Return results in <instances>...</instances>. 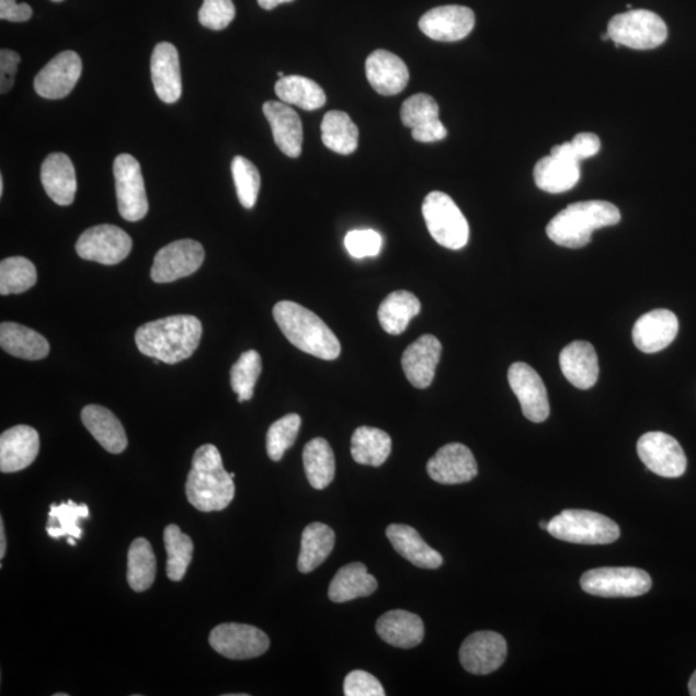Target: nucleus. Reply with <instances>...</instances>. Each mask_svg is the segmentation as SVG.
<instances>
[{"label":"nucleus","mask_w":696,"mask_h":696,"mask_svg":"<svg viewBox=\"0 0 696 696\" xmlns=\"http://www.w3.org/2000/svg\"><path fill=\"white\" fill-rule=\"evenodd\" d=\"M509 384L527 420L534 423L545 422L549 417V402L546 386L538 373L525 363L512 364Z\"/></svg>","instance_id":"f3484780"},{"label":"nucleus","mask_w":696,"mask_h":696,"mask_svg":"<svg viewBox=\"0 0 696 696\" xmlns=\"http://www.w3.org/2000/svg\"><path fill=\"white\" fill-rule=\"evenodd\" d=\"M55 696H68V694H66V693H64V694L57 693V694H55Z\"/></svg>","instance_id":"e2e57ef3"},{"label":"nucleus","mask_w":696,"mask_h":696,"mask_svg":"<svg viewBox=\"0 0 696 696\" xmlns=\"http://www.w3.org/2000/svg\"><path fill=\"white\" fill-rule=\"evenodd\" d=\"M53 2H55V3H61V2H64V0H53Z\"/></svg>","instance_id":"0e129e2a"},{"label":"nucleus","mask_w":696,"mask_h":696,"mask_svg":"<svg viewBox=\"0 0 696 696\" xmlns=\"http://www.w3.org/2000/svg\"><path fill=\"white\" fill-rule=\"evenodd\" d=\"M547 527H548L547 522H540V529L547 530Z\"/></svg>","instance_id":"052dcab7"},{"label":"nucleus","mask_w":696,"mask_h":696,"mask_svg":"<svg viewBox=\"0 0 696 696\" xmlns=\"http://www.w3.org/2000/svg\"><path fill=\"white\" fill-rule=\"evenodd\" d=\"M258 2L263 10L270 11L276 9L277 5H281L283 3L295 2V0H258Z\"/></svg>","instance_id":"5fc2aeb1"},{"label":"nucleus","mask_w":696,"mask_h":696,"mask_svg":"<svg viewBox=\"0 0 696 696\" xmlns=\"http://www.w3.org/2000/svg\"><path fill=\"white\" fill-rule=\"evenodd\" d=\"M377 589V579L368 573L364 563L354 562L339 570L329 585L328 595L333 603H347L358 597L370 596Z\"/></svg>","instance_id":"473e14b6"},{"label":"nucleus","mask_w":696,"mask_h":696,"mask_svg":"<svg viewBox=\"0 0 696 696\" xmlns=\"http://www.w3.org/2000/svg\"><path fill=\"white\" fill-rule=\"evenodd\" d=\"M335 545V533L326 524L313 523L305 527L300 539L298 570L300 573H311L332 554Z\"/></svg>","instance_id":"f704fd0d"},{"label":"nucleus","mask_w":696,"mask_h":696,"mask_svg":"<svg viewBox=\"0 0 696 696\" xmlns=\"http://www.w3.org/2000/svg\"><path fill=\"white\" fill-rule=\"evenodd\" d=\"M386 536L397 552L421 569H437L443 566V556L422 539L414 527L392 524Z\"/></svg>","instance_id":"c756f323"},{"label":"nucleus","mask_w":696,"mask_h":696,"mask_svg":"<svg viewBox=\"0 0 696 696\" xmlns=\"http://www.w3.org/2000/svg\"><path fill=\"white\" fill-rule=\"evenodd\" d=\"M77 540H78V539H77V538H75V537H68V544H69L70 546H76V545H77Z\"/></svg>","instance_id":"bf43d9fd"},{"label":"nucleus","mask_w":696,"mask_h":696,"mask_svg":"<svg viewBox=\"0 0 696 696\" xmlns=\"http://www.w3.org/2000/svg\"><path fill=\"white\" fill-rule=\"evenodd\" d=\"M507 657V642L500 634L475 632L468 636L459 650L461 665L473 675H489L501 669Z\"/></svg>","instance_id":"2eb2a0df"},{"label":"nucleus","mask_w":696,"mask_h":696,"mask_svg":"<svg viewBox=\"0 0 696 696\" xmlns=\"http://www.w3.org/2000/svg\"><path fill=\"white\" fill-rule=\"evenodd\" d=\"M392 442L387 432L363 426L351 437V456L358 465L379 467L390 457Z\"/></svg>","instance_id":"c9c22d12"},{"label":"nucleus","mask_w":696,"mask_h":696,"mask_svg":"<svg viewBox=\"0 0 696 696\" xmlns=\"http://www.w3.org/2000/svg\"><path fill=\"white\" fill-rule=\"evenodd\" d=\"M38 281L32 261L25 258H10L0 263V295H21L32 289Z\"/></svg>","instance_id":"37998d69"},{"label":"nucleus","mask_w":696,"mask_h":696,"mask_svg":"<svg viewBox=\"0 0 696 696\" xmlns=\"http://www.w3.org/2000/svg\"><path fill=\"white\" fill-rule=\"evenodd\" d=\"M41 180L56 204L66 207L75 202L78 187L76 168L66 153L54 152L43 161Z\"/></svg>","instance_id":"bb28decb"},{"label":"nucleus","mask_w":696,"mask_h":696,"mask_svg":"<svg viewBox=\"0 0 696 696\" xmlns=\"http://www.w3.org/2000/svg\"><path fill=\"white\" fill-rule=\"evenodd\" d=\"M547 532L556 539L575 545H611L620 537L612 518L585 510H566L548 522Z\"/></svg>","instance_id":"39448f33"},{"label":"nucleus","mask_w":696,"mask_h":696,"mask_svg":"<svg viewBox=\"0 0 696 696\" xmlns=\"http://www.w3.org/2000/svg\"><path fill=\"white\" fill-rule=\"evenodd\" d=\"M237 10L232 0H204L199 10V22L210 31H224L236 19Z\"/></svg>","instance_id":"de8ad7c7"},{"label":"nucleus","mask_w":696,"mask_h":696,"mask_svg":"<svg viewBox=\"0 0 696 696\" xmlns=\"http://www.w3.org/2000/svg\"><path fill=\"white\" fill-rule=\"evenodd\" d=\"M114 178L121 216L129 223L141 221L149 212L141 166L129 153H121L114 161Z\"/></svg>","instance_id":"1a4fd4ad"},{"label":"nucleus","mask_w":696,"mask_h":696,"mask_svg":"<svg viewBox=\"0 0 696 696\" xmlns=\"http://www.w3.org/2000/svg\"><path fill=\"white\" fill-rule=\"evenodd\" d=\"M274 319L293 346L322 361H335L341 343L317 313L290 300L275 305Z\"/></svg>","instance_id":"7ed1b4c3"},{"label":"nucleus","mask_w":696,"mask_h":696,"mask_svg":"<svg viewBox=\"0 0 696 696\" xmlns=\"http://www.w3.org/2000/svg\"><path fill=\"white\" fill-rule=\"evenodd\" d=\"M300 423V417L292 413L271 424L266 436V449L271 460H281L285 452L295 444Z\"/></svg>","instance_id":"49530a36"},{"label":"nucleus","mask_w":696,"mask_h":696,"mask_svg":"<svg viewBox=\"0 0 696 696\" xmlns=\"http://www.w3.org/2000/svg\"><path fill=\"white\" fill-rule=\"evenodd\" d=\"M678 333V319L670 310H654L636 321L635 346L644 354H655L669 347Z\"/></svg>","instance_id":"5701e85b"},{"label":"nucleus","mask_w":696,"mask_h":696,"mask_svg":"<svg viewBox=\"0 0 696 696\" xmlns=\"http://www.w3.org/2000/svg\"><path fill=\"white\" fill-rule=\"evenodd\" d=\"M163 539L168 556L167 575L172 582H181L193 560V540L178 525H168Z\"/></svg>","instance_id":"a19ab883"},{"label":"nucleus","mask_w":696,"mask_h":696,"mask_svg":"<svg viewBox=\"0 0 696 696\" xmlns=\"http://www.w3.org/2000/svg\"><path fill=\"white\" fill-rule=\"evenodd\" d=\"M88 517H90V509L87 504H77L72 501L60 505L53 504L48 516V536L54 539L75 537L79 540L83 534L79 520Z\"/></svg>","instance_id":"79ce46f5"},{"label":"nucleus","mask_w":696,"mask_h":696,"mask_svg":"<svg viewBox=\"0 0 696 696\" xmlns=\"http://www.w3.org/2000/svg\"><path fill=\"white\" fill-rule=\"evenodd\" d=\"M562 375L579 390H589L598 379V358L590 342L575 341L560 354Z\"/></svg>","instance_id":"cd10ccee"},{"label":"nucleus","mask_w":696,"mask_h":696,"mask_svg":"<svg viewBox=\"0 0 696 696\" xmlns=\"http://www.w3.org/2000/svg\"><path fill=\"white\" fill-rule=\"evenodd\" d=\"M204 258V248L197 241L192 239L173 241L161 248L153 259L152 282L166 284L193 275L202 267Z\"/></svg>","instance_id":"ddd939ff"},{"label":"nucleus","mask_w":696,"mask_h":696,"mask_svg":"<svg viewBox=\"0 0 696 696\" xmlns=\"http://www.w3.org/2000/svg\"><path fill=\"white\" fill-rule=\"evenodd\" d=\"M377 634L391 647L413 649L422 643L423 621L418 615L406 611H392L377 620Z\"/></svg>","instance_id":"7c9ffc66"},{"label":"nucleus","mask_w":696,"mask_h":696,"mask_svg":"<svg viewBox=\"0 0 696 696\" xmlns=\"http://www.w3.org/2000/svg\"><path fill=\"white\" fill-rule=\"evenodd\" d=\"M21 57L11 49L0 50V92H10L14 84Z\"/></svg>","instance_id":"3c124183"},{"label":"nucleus","mask_w":696,"mask_h":696,"mask_svg":"<svg viewBox=\"0 0 696 696\" xmlns=\"http://www.w3.org/2000/svg\"><path fill=\"white\" fill-rule=\"evenodd\" d=\"M275 93L284 104L295 105L312 112L327 104L322 88L313 80L299 76H285L277 80Z\"/></svg>","instance_id":"e433bc0d"},{"label":"nucleus","mask_w":696,"mask_h":696,"mask_svg":"<svg viewBox=\"0 0 696 696\" xmlns=\"http://www.w3.org/2000/svg\"><path fill=\"white\" fill-rule=\"evenodd\" d=\"M33 16L32 7L16 0H0V19L11 22H25Z\"/></svg>","instance_id":"603ef678"},{"label":"nucleus","mask_w":696,"mask_h":696,"mask_svg":"<svg viewBox=\"0 0 696 696\" xmlns=\"http://www.w3.org/2000/svg\"><path fill=\"white\" fill-rule=\"evenodd\" d=\"M344 247L354 259L376 258L383 248V238L375 230L350 231Z\"/></svg>","instance_id":"09e8293b"},{"label":"nucleus","mask_w":696,"mask_h":696,"mask_svg":"<svg viewBox=\"0 0 696 696\" xmlns=\"http://www.w3.org/2000/svg\"><path fill=\"white\" fill-rule=\"evenodd\" d=\"M581 160L573 145L566 142L555 146L551 156L541 158L534 168L537 186L549 194L567 193L577 186L581 179Z\"/></svg>","instance_id":"f8f14e48"},{"label":"nucleus","mask_w":696,"mask_h":696,"mask_svg":"<svg viewBox=\"0 0 696 696\" xmlns=\"http://www.w3.org/2000/svg\"><path fill=\"white\" fill-rule=\"evenodd\" d=\"M277 76H278V78H284V77H285V76H284V72H282V71H278V72H277Z\"/></svg>","instance_id":"680f3d73"},{"label":"nucleus","mask_w":696,"mask_h":696,"mask_svg":"<svg viewBox=\"0 0 696 696\" xmlns=\"http://www.w3.org/2000/svg\"><path fill=\"white\" fill-rule=\"evenodd\" d=\"M440 109L434 98L420 93L408 99L401 107V121L412 129L418 142L429 144L442 141L448 130L438 118Z\"/></svg>","instance_id":"aec40b11"},{"label":"nucleus","mask_w":696,"mask_h":696,"mask_svg":"<svg viewBox=\"0 0 696 696\" xmlns=\"http://www.w3.org/2000/svg\"><path fill=\"white\" fill-rule=\"evenodd\" d=\"M343 693L346 696H384V686L379 681L365 671L350 672L343 684Z\"/></svg>","instance_id":"8fccbe9b"},{"label":"nucleus","mask_w":696,"mask_h":696,"mask_svg":"<svg viewBox=\"0 0 696 696\" xmlns=\"http://www.w3.org/2000/svg\"><path fill=\"white\" fill-rule=\"evenodd\" d=\"M4 192V180L0 178V195H3Z\"/></svg>","instance_id":"13d9d810"},{"label":"nucleus","mask_w":696,"mask_h":696,"mask_svg":"<svg viewBox=\"0 0 696 696\" xmlns=\"http://www.w3.org/2000/svg\"><path fill=\"white\" fill-rule=\"evenodd\" d=\"M424 223L437 244L459 251L470 239V226L449 195L434 192L422 204Z\"/></svg>","instance_id":"423d86ee"},{"label":"nucleus","mask_w":696,"mask_h":696,"mask_svg":"<svg viewBox=\"0 0 696 696\" xmlns=\"http://www.w3.org/2000/svg\"><path fill=\"white\" fill-rule=\"evenodd\" d=\"M202 321L193 315H174L139 327L136 344L139 353L166 364H178L199 347Z\"/></svg>","instance_id":"f257e3e1"},{"label":"nucleus","mask_w":696,"mask_h":696,"mask_svg":"<svg viewBox=\"0 0 696 696\" xmlns=\"http://www.w3.org/2000/svg\"><path fill=\"white\" fill-rule=\"evenodd\" d=\"M82 69L79 55L72 50H65L38 72L34 80V90L43 99H64L75 90L82 76Z\"/></svg>","instance_id":"dca6fc26"},{"label":"nucleus","mask_w":696,"mask_h":696,"mask_svg":"<svg viewBox=\"0 0 696 696\" xmlns=\"http://www.w3.org/2000/svg\"><path fill=\"white\" fill-rule=\"evenodd\" d=\"M421 312V303L413 293L397 290L388 295L378 309V320L384 331L400 335L407 331L409 322Z\"/></svg>","instance_id":"72a5a7b5"},{"label":"nucleus","mask_w":696,"mask_h":696,"mask_svg":"<svg viewBox=\"0 0 696 696\" xmlns=\"http://www.w3.org/2000/svg\"><path fill=\"white\" fill-rule=\"evenodd\" d=\"M366 78L383 96H397L409 83V70L400 57L385 49L375 50L365 62Z\"/></svg>","instance_id":"b1692460"},{"label":"nucleus","mask_w":696,"mask_h":696,"mask_svg":"<svg viewBox=\"0 0 696 696\" xmlns=\"http://www.w3.org/2000/svg\"><path fill=\"white\" fill-rule=\"evenodd\" d=\"M262 372V358L258 351L249 350L241 354L231 368V387L238 393L239 402L253 398L254 387Z\"/></svg>","instance_id":"c03bdc74"},{"label":"nucleus","mask_w":696,"mask_h":696,"mask_svg":"<svg viewBox=\"0 0 696 696\" xmlns=\"http://www.w3.org/2000/svg\"><path fill=\"white\" fill-rule=\"evenodd\" d=\"M7 551V539L4 532V522L3 518H0V559H4Z\"/></svg>","instance_id":"6e6d98bb"},{"label":"nucleus","mask_w":696,"mask_h":696,"mask_svg":"<svg viewBox=\"0 0 696 696\" xmlns=\"http://www.w3.org/2000/svg\"><path fill=\"white\" fill-rule=\"evenodd\" d=\"M570 142L581 161L597 156L601 148L598 136L593 134H579Z\"/></svg>","instance_id":"864d4df0"},{"label":"nucleus","mask_w":696,"mask_h":696,"mask_svg":"<svg viewBox=\"0 0 696 696\" xmlns=\"http://www.w3.org/2000/svg\"><path fill=\"white\" fill-rule=\"evenodd\" d=\"M39 434L31 426L20 424L0 436V471L13 473L25 470L38 457Z\"/></svg>","instance_id":"412c9836"},{"label":"nucleus","mask_w":696,"mask_h":696,"mask_svg":"<svg viewBox=\"0 0 696 696\" xmlns=\"http://www.w3.org/2000/svg\"><path fill=\"white\" fill-rule=\"evenodd\" d=\"M304 467L313 489L322 490L331 486L335 475V459L332 446L326 438L317 437L304 449Z\"/></svg>","instance_id":"4c0bfd02"},{"label":"nucleus","mask_w":696,"mask_h":696,"mask_svg":"<svg viewBox=\"0 0 696 696\" xmlns=\"http://www.w3.org/2000/svg\"><path fill=\"white\" fill-rule=\"evenodd\" d=\"M0 346L7 354L24 361H42L49 354V343L42 334L16 322H2Z\"/></svg>","instance_id":"2f4dec72"},{"label":"nucleus","mask_w":696,"mask_h":696,"mask_svg":"<svg viewBox=\"0 0 696 696\" xmlns=\"http://www.w3.org/2000/svg\"><path fill=\"white\" fill-rule=\"evenodd\" d=\"M430 478L444 486H458L472 481L478 476V464L466 445L452 443L438 449L429 460Z\"/></svg>","instance_id":"a211bd4d"},{"label":"nucleus","mask_w":696,"mask_h":696,"mask_svg":"<svg viewBox=\"0 0 696 696\" xmlns=\"http://www.w3.org/2000/svg\"><path fill=\"white\" fill-rule=\"evenodd\" d=\"M209 643L218 654L232 661H246L266 653L269 636L258 627L225 623L212 629Z\"/></svg>","instance_id":"9b49d317"},{"label":"nucleus","mask_w":696,"mask_h":696,"mask_svg":"<svg viewBox=\"0 0 696 696\" xmlns=\"http://www.w3.org/2000/svg\"><path fill=\"white\" fill-rule=\"evenodd\" d=\"M581 587L598 597H637L650 591L651 578L637 568H598L583 574Z\"/></svg>","instance_id":"6e6552de"},{"label":"nucleus","mask_w":696,"mask_h":696,"mask_svg":"<svg viewBox=\"0 0 696 696\" xmlns=\"http://www.w3.org/2000/svg\"><path fill=\"white\" fill-rule=\"evenodd\" d=\"M76 249L80 259L113 266L128 258L132 239L118 226L99 225L80 236Z\"/></svg>","instance_id":"9d476101"},{"label":"nucleus","mask_w":696,"mask_h":696,"mask_svg":"<svg viewBox=\"0 0 696 696\" xmlns=\"http://www.w3.org/2000/svg\"><path fill=\"white\" fill-rule=\"evenodd\" d=\"M157 577V557L150 541L137 538L128 551V584L135 592L148 591Z\"/></svg>","instance_id":"ea45409f"},{"label":"nucleus","mask_w":696,"mask_h":696,"mask_svg":"<svg viewBox=\"0 0 696 696\" xmlns=\"http://www.w3.org/2000/svg\"><path fill=\"white\" fill-rule=\"evenodd\" d=\"M151 79L158 98L166 104L181 99L182 79L178 49L171 43H159L151 57Z\"/></svg>","instance_id":"a878e982"},{"label":"nucleus","mask_w":696,"mask_h":696,"mask_svg":"<svg viewBox=\"0 0 696 696\" xmlns=\"http://www.w3.org/2000/svg\"><path fill=\"white\" fill-rule=\"evenodd\" d=\"M231 171L240 204L246 209H252L258 203L261 187L258 167L244 157H236L232 160Z\"/></svg>","instance_id":"a18cd8bd"},{"label":"nucleus","mask_w":696,"mask_h":696,"mask_svg":"<svg viewBox=\"0 0 696 696\" xmlns=\"http://www.w3.org/2000/svg\"><path fill=\"white\" fill-rule=\"evenodd\" d=\"M475 27V13L464 5H443L424 13L420 28L429 38L437 42L465 39Z\"/></svg>","instance_id":"6ab92c4d"},{"label":"nucleus","mask_w":696,"mask_h":696,"mask_svg":"<svg viewBox=\"0 0 696 696\" xmlns=\"http://www.w3.org/2000/svg\"><path fill=\"white\" fill-rule=\"evenodd\" d=\"M637 453L651 472L662 478H680L686 471L687 459L677 440L664 432H648L637 443Z\"/></svg>","instance_id":"4468645a"},{"label":"nucleus","mask_w":696,"mask_h":696,"mask_svg":"<svg viewBox=\"0 0 696 696\" xmlns=\"http://www.w3.org/2000/svg\"><path fill=\"white\" fill-rule=\"evenodd\" d=\"M263 114L273 130L277 148L289 158H298L304 144V128L299 115L282 101H267L263 105Z\"/></svg>","instance_id":"393cba45"},{"label":"nucleus","mask_w":696,"mask_h":696,"mask_svg":"<svg viewBox=\"0 0 696 696\" xmlns=\"http://www.w3.org/2000/svg\"><path fill=\"white\" fill-rule=\"evenodd\" d=\"M80 418L102 448L112 454H121L127 449L126 430L112 410L101 406H87Z\"/></svg>","instance_id":"c85d7f7f"},{"label":"nucleus","mask_w":696,"mask_h":696,"mask_svg":"<svg viewBox=\"0 0 696 696\" xmlns=\"http://www.w3.org/2000/svg\"><path fill=\"white\" fill-rule=\"evenodd\" d=\"M607 33L617 47L648 50L662 46L669 36V28L657 13L637 10L614 16Z\"/></svg>","instance_id":"0eeeda50"},{"label":"nucleus","mask_w":696,"mask_h":696,"mask_svg":"<svg viewBox=\"0 0 696 696\" xmlns=\"http://www.w3.org/2000/svg\"><path fill=\"white\" fill-rule=\"evenodd\" d=\"M620 218V210L613 203H574L556 215L546 231L557 246L578 249L590 244L593 231L618 225Z\"/></svg>","instance_id":"20e7f679"},{"label":"nucleus","mask_w":696,"mask_h":696,"mask_svg":"<svg viewBox=\"0 0 696 696\" xmlns=\"http://www.w3.org/2000/svg\"><path fill=\"white\" fill-rule=\"evenodd\" d=\"M186 497L197 511L217 512L229 507L236 497L232 475L224 468L221 453L205 444L194 454L186 481Z\"/></svg>","instance_id":"f03ea898"},{"label":"nucleus","mask_w":696,"mask_h":696,"mask_svg":"<svg viewBox=\"0 0 696 696\" xmlns=\"http://www.w3.org/2000/svg\"><path fill=\"white\" fill-rule=\"evenodd\" d=\"M688 693H691V695L693 696H696V671L694 672L691 681H688Z\"/></svg>","instance_id":"4d7b16f0"},{"label":"nucleus","mask_w":696,"mask_h":696,"mask_svg":"<svg viewBox=\"0 0 696 696\" xmlns=\"http://www.w3.org/2000/svg\"><path fill=\"white\" fill-rule=\"evenodd\" d=\"M443 346L435 335L420 336L410 344L401 357L402 370L415 388H427L434 383L435 373Z\"/></svg>","instance_id":"4be33fe9"},{"label":"nucleus","mask_w":696,"mask_h":696,"mask_svg":"<svg viewBox=\"0 0 696 696\" xmlns=\"http://www.w3.org/2000/svg\"><path fill=\"white\" fill-rule=\"evenodd\" d=\"M321 139L329 150L350 156L357 149L358 129L349 114L333 110L322 119Z\"/></svg>","instance_id":"58836bf2"}]
</instances>
